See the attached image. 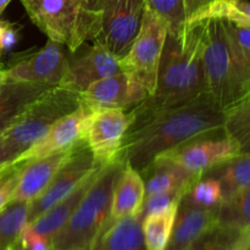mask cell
<instances>
[{
    "label": "cell",
    "instance_id": "38",
    "mask_svg": "<svg viewBox=\"0 0 250 250\" xmlns=\"http://www.w3.org/2000/svg\"><path fill=\"white\" fill-rule=\"evenodd\" d=\"M17 156L15 155L14 151L11 150L9 146H7L6 141L4 139L2 134L0 133V168L4 167L5 165L16 161Z\"/></svg>",
    "mask_w": 250,
    "mask_h": 250
},
{
    "label": "cell",
    "instance_id": "25",
    "mask_svg": "<svg viewBox=\"0 0 250 250\" xmlns=\"http://www.w3.org/2000/svg\"><path fill=\"white\" fill-rule=\"evenodd\" d=\"M185 250H250V229L239 232L217 225Z\"/></svg>",
    "mask_w": 250,
    "mask_h": 250
},
{
    "label": "cell",
    "instance_id": "40",
    "mask_svg": "<svg viewBox=\"0 0 250 250\" xmlns=\"http://www.w3.org/2000/svg\"><path fill=\"white\" fill-rule=\"evenodd\" d=\"M5 72H6V66L0 62V87L5 83Z\"/></svg>",
    "mask_w": 250,
    "mask_h": 250
},
{
    "label": "cell",
    "instance_id": "19",
    "mask_svg": "<svg viewBox=\"0 0 250 250\" xmlns=\"http://www.w3.org/2000/svg\"><path fill=\"white\" fill-rule=\"evenodd\" d=\"M144 198L146 187L143 177L139 171L125 163L124 168L115 183L110 215L105 226L128 215L138 214L143 207Z\"/></svg>",
    "mask_w": 250,
    "mask_h": 250
},
{
    "label": "cell",
    "instance_id": "5",
    "mask_svg": "<svg viewBox=\"0 0 250 250\" xmlns=\"http://www.w3.org/2000/svg\"><path fill=\"white\" fill-rule=\"evenodd\" d=\"M125 163L115 160L103 166L66 226L51 239L53 250L92 244L110 215L115 183Z\"/></svg>",
    "mask_w": 250,
    "mask_h": 250
},
{
    "label": "cell",
    "instance_id": "43",
    "mask_svg": "<svg viewBox=\"0 0 250 250\" xmlns=\"http://www.w3.org/2000/svg\"><path fill=\"white\" fill-rule=\"evenodd\" d=\"M17 246H19V244H17ZM15 250H19V248H17V247H16V248H15Z\"/></svg>",
    "mask_w": 250,
    "mask_h": 250
},
{
    "label": "cell",
    "instance_id": "4",
    "mask_svg": "<svg viewBox=\"0 0 250 250\" xmlns=\"http://www.w3.org/2000/svg\"><path fill=\"white\" fill-rule=\"evenodd\" d=\"M34 24L51 41L75 53L87 41H94L102 14L88 9L85 0H21Z\"/></svg>",
    "mask_w": 250,
    "mask_h": 250
},
{
    "label": "cell",
    "instance_id": "15",
    "mask_svg": "<svg viewBox=\"0 0 250 250\" xmlns=\"http://www.w3.org/2000/svg\"><path fill=\"white\" fill-rule=\"evenodd\" d=\"M81 97L83 103L93 110L107 107L126 109L146 99V93L138 82L125 72H120L92 83L81 93Z\"/></svg>",
    "mask_w": 250,
    "mask_h": 250
},
{
    "label": "cell",
    "instance_id": "8",
    "mask_svg": "<svg viewBox=\"0 0 250 250\" xmlns=\"http://www.w3.org/2000/svg\"><path fill=\"white\" fill-rule=\"evenodd\" d=\"M144 0H105L95 43L121 59L136 39L146 12Z\"/></svg>",
    "mask_w": 250,
    "mask_h": 250
},
{
    "label": "cell",
    "instance_id": "29",
    "mask_svg": "<svg viewBox=\"0 0 250 250\" xmlns=\"http://www.w3.org/2000/svg\"><path fill=\"white\" fill-rule=\"evenodd\" d=\"M224 202L221 185L216 178L204 175L195 180L183 194L181 203L202 209H219Z\"/></svg>",
    "mask_w": 250,
    "mask_h": 250
},
{
    "label": "cell",
    "instance_id": "33",
    "mask_svg": "<svg viewBox=\"0 0 250 250\" xmlns=\"http://www.w3.org/2000/svg\"><path fill=\"white\" fill-rule=\"evenodd\" d=\"M186 189H171L167 192H159L154 194H149L144 198L142 214L143 219L149 215L161 214L167 211L170 208L178 205L182 200Z\"/></svg>",
    "mask_w": 250,
    "mask_h": 250
},
{
    "label": "cell",
    "instance_id": "20",
    "mask_svg": "<svg viewBox=\"0 0 250 250\" xmlns=\"http://www.w3.org/2000/svg\"><path fill=\"white\" fill-rule=\"evenodd\" d=\"M142 222L143 214L139 211L106 225L93 243L92 250H146Z\"/></svg>",
    "mask_w": 250,
    "mask_h": 250
},
{
    "label": "cell",
    "instance_id": "12",
    "mask_svg": "<svg viewBox=\"0 0 250 250\" xmlns=\"http://www.w3.org/2000/svg\"><path fill=\"white\" fill-rule=\"evenodd\" d=\"M62 44L48 39L43 49L27 54L6 67L5 82L43 83L59 85L68 66Z\"/></svg>",
    "mask_w": 250,
    "mask_h": 250
},
{
    "label": "cell",
    "instance_id": "26",
    "mask_svg": "<svg viewBox=\"0 0 250 250\" xmlns=\"http://www.w3.org/2000/svg\"><path fill=\"white\" fill-rule=\"evenodd\" d=\"M217 225L239 232L250 229V187L221 203Z\"/></svg>",
    "mask_w": 250,
    "mask_h": 250
},
{
    "label": "cell",
    "instance_id": "39",
    "mask_svg": "<svg viewBox=\"0 0 250 250\" xmlns=\"http://www.w3.org/2000/svg\"><path fill=\"white\" fill-rule=\"evenodd\" d=\"M87 2L88 9L92 10L93 12H97V14H102L103 5H104L105 0H85Z\"/></svg>",
    "mask_w": 250,
    "mask_h": 250
},
{
    "label": "cell",
    "instance_id": "36",
    "mask_svg": "<svg viewBox=\"0 0 250 250\" xmlns=\"http://www.w3.org/2000/svg\"><path fill=\"white\" fill-rule=\"evenodd\" d=\"M17 248L19 250H53L51 241L33 233L27 226L24 227L23 232L20 237Z\"/></svg>",
    "mask_w": 250,
    "mask_h": 250
},
{
    "label": "cell",
    "instance_id": "21",
    "mask_svg": "<svg viewBox=\"0 0 250 250\" xmlns=\"http://www.w3.org/2000/svg\"><path fill=\"white\" fill-rule=\"evenodd\" d=\"M50 87L54 85L29 82H5L0 87V133Z\"/></svg>",
    "mask_w": 250,
    "mask_h": 250
},
{
    "label": "cell",
    "instance_id": "3",
    "mask_svg": "<svg viewBox=\"0 0 250 250\" xmlns=\"http://www.w3.org/2000/svg\"><path fill=\"white\" fill-rule=\"evenodd\" d=\"M202 21V56L208 93L226 111L250 92V75L232 48L224 21Z\"/></svg>",
    "mask_w": 250,
    "mask_h": 250
},
{
    "label": "cell",
    "instance_id": "27",
    "mask_svg": "<svg viewBox=\"0 0 250 250\" xmlns=\"http://www.w3.org/2000/svg\"><path fill=\"white\" fill-rule=\"evenodd\" d=\"M225 114L224 132L237 142L241 154H250V92Z\"/></svg>",
    "mask_w": 250,
    "mask_h": 250
},
{
    "label": "cell",
    "instance_id": "11",
    "mask_svg": "<svg viewBox=\"0 0 250 250\" xmlns=\"http://www.w3.org/2000/svg\"><path fill=\"white\" fill-rule=\"evenodd\" d=\"M132 122L133 116L125 109L107 107L90 111L85 121L83 139L100 165L116 160Z\"/></svg>",
    "mask_w": 250,
    "mask_h": 250
},
{
    "label": "cell",
    "instance_id": "28",
    "mask_svg": "<svg viewBox=\"0 0 250 250\" xmlns=\"http://www.w3.org/2000/svg\"><path fill=\"white\" fill-rule=\"evenodd\" d=\"M178 205L170 208L167 211L161 214L149 215L144 217L142 222V229H143V238L146 250L166 249L172 233Z\"/></svg>",
    "mask_w": 250,
    "mask_h": 250
},
{
    "label": "cell",
    "instance_id": "34",
    "mask_svg": "<svg viewBox=\"0 0 250 250\" xmlns=\"http://www.w3.org/2000/svg\"><path fill=\"white\" fill-rule=\"evenodd\" d=\"M24 164L26 161H14L0 168V211L12 202Z\"/></svg>",
    "mask_w": 250,
    "mask_h": 250
},
{
    "label": "cell",
    "instance_id": "2",
    "mask_svg": "<svg viewBox=\"0 0 250 250\" xmlns=\"http://www.w3.org/2000/svg\"><path fill=\"white\" fill-rule=\"evenodd\" d=\"M203 21L187 23L181 37L167 33L155 92L132 111L133 121L161 110L182 106L208 93L203 65Z\"/></svg>",
    "mask_w": 250,
    "mask_h": 250
},
{
    "label": "cell",
    "instance_id": "42",
    "mask_svg": "<svg viewBox=\"0 0 250 250\" xmlns=\"http://www.w3.org/2000/svg\"><path fill=\"white\" fill-rule=\"evenodd\" d=\"M10 1H11V0H0V16H1L4 10L7 7V5L10 4Z\"/></svg>",
    "mask_w": 250,
    "mask_h": 250
},
{
    "label": "cell",
    "instance_id": "22",
    "mask_svg": "<svg viewBox=\"0 0 250 250\" xmlns=\"http://www.w3.org/2000/svg\"><path fill=\"white\" fill-rule=\"evenodd\" d=\"M143 177L146 197L171 189H186L200 177L190 175L185 168L163 158H155L139 172Z\"/></svg>",
    "mask_w": 250,
    "mask_h": 250
},
{
    "label": "cell",
    "instance_id": "41",
    "mask_svg": "<svg viewBox=\"0 0 250 250\" xmlns=\"http://www.w3.org/2000/svg\"><path fill=\"white\" fill-rule=\"evenodd\" d=\"M92 249H93V243L85 244V246H81V247H73V248H68L65 250H92Z\"/></svg>",
    "mask_w": 250,
    "mask_h": 250
},
{
    "label": "cell",
    "instance_id": "17",
    "mask_svg": "<svg viewBox=\"0 0 250 250\" xmlns=\"http://www.w3.org/2000/svg\"><path fill=\"white\" fill-rule=\"evenodd\" d=\"M217 226V209H202L180 203L170 241L165 250H185Z\"/></svg>",
    "mask_w": 250,
    "mask_h": 250
},
{
    "label": "cell",
    "instance_id": "30",
    "mask_svg": "<svg viewBox=\"0 0 250 250\" xmlns=\"http://www.w3.org/2000/svg\"><path fill=\"white\" fill-rule=\"evenodd\" d=\"M204 19L226 20L242 26H250V2L247 0H217L205 7L190 22Z\"/></svg>",
    "mask_w": 250,
    "mask_h": 250
},
{
    "label": "cell",
    "instance_id": "37",
    "mask_svg": "<svg viewBox=\"0 0 250 250\" xmlns=\"http://www.w3.org/2000/svg\"><path fill=\"white\" fill-rule=\"evenodd\" d=\"M214 1H217V0H183L186 16H187V23L192 21L198 14H200L205 7H208Z\"/></svg>",
    "mask_w": 250,
    "mask_h": 250
},
{
    "label": "cell",
    "instance_id": "10",
    "mask_svg": "<svg viewBox=\"0 0 250 250\" xmlns=\"http://www.w3.org/2000/svg\"><path fill=\"white\" fill-rule=\"evenodd\" d=\"M241 154V149L233 138L226 133L211 134L195 138L156 158H163L195 177H202L216 166Z\"/></svg>",
    "mask_w": 250,
    "mask_h": 250
},
{
    "label": "cell",
    "instance_id": "16",
    "mask_svg": "<svg viewBox=\"0 0 250 250\" xmlns=\"http://www.w3.org/2000/svg\"><path fill=\"white\" fill-rule=\"evenodd\" d=\"M75 146L44 158L26 161L20 173L12 202L31 203L38 198L50 185L58 171L71 155Z\"/></svg>",
    "mask_w": 250,
    "mask_h": 250
},
{
    "label": "cell",
    "instance_id": "6",
    "mask_svg": "<svg viewBox=\"0 0 250 250\" xmlns=\"http://www.w3.org/2000/svg\"><path fill=\"white\" fill-rule=\"evenodd\" d=\"M82 103L81 93L60 85L50 87L1 132L2 137L19 158L39 141L55 122L78 109Z\"/></svg>",
    "mask_w": 250,
    "mask_h": 250
},
{
    "label": "cell",
    "instance_id": "23",
    "mask_svg": "<svg viewBox=\"0 0 250 250\" xmlns=\"http://www.w3.org/2000/svg\"><path fill=\"white\" fill-rule=\"evenodd\" d=\"M205 175L219 181L224 200L229 199L250 187V154H238Z\"/></svg>",
    "mask_w": 250,
    "mask_h": 250
},
{
    "label": "cell",
    "instance_id": "35",
    "mask_svg": "<svg viewBox=\"0 0 250 250\" xmlns=\"http://www.w3.org/2000/svg\"><path fill=\"white\" fill-rule=\"evenodd\" d=\"M21 39V26L7 20H0V58L11 51Z\"/></svg>",
    "mask_w": 250,
    "mask_h": 250
},
{
    "label": "cell",
    "instance_id": "13",
    "mask_svg": "<svg viewBox=\"0 0 250 250\" xmlns=\"http://www.w3.org/2000/svg\"><path fill=\"white\" fill-rule=\"evenodd\" d=\"M120 59L102 44L95 43L83 55L68 61L60 87L82 93L92 83L122 72Z\"/></svg>",
    "mask_w": 250,
    "mask_h": 250
},
{
    "label": "cell",
    "instance_id": "31",
    "mask_svg": "<svg viewBox=\"0 0 250 250\" xmlns=\"http://www.w3.org/2000/svg\"><path fill=\"white\" fill-rule=\"evenodd\" d=\"M146 9L160 17L168 33L181 37L187 28V16L183 0H144Z\"/></svg>",
    "mask_w": 250,
    "mask_h": 250
},
{
    "label": "cell",
    "instance_id": "7",
    "mask_svg": "<svg viewBox=\"0 0 250 250\" xmlns=\"http://www.w3.org/2000/svg\"><path fill=\"white\" fill-rule=\"evenodd\" d=\"M168 29L163 20L146 9L141 29L126 55L120 59L122 72L144 88L146 98L155 92L159 66Z\"/></svg>",
    "mask_w": 250,
    "mask_h": 250
},
{
    "label": "cell",
    "instance_id": "9",
    "mask_svg": "<svg viewBox=\"0 0 250 250\" xmlns=\"http://www.w3.org/2000/svg\"><path fill=\"white\" fill-rule=\"evenodd\" d=\"M100 166L103 165L95 160L84 139L78 142L50 185L38 198L29 203L28 224L33 222L37 217L43 215L56 203L72 193L90 173L94 172Z\"/></svg>",
    "mask_w": 250,
    "mask_h": 250
},
{
    "label": "cell",
    "instance_id": "14",
    "mask_svg": "<svg viewBox=\"0 0 250 250\" xmlns=\"http://www.w3.org/2000/svg\"><path fill=\"white\" fill-rule=\"evenodd\" d=\"M92 107L85 103L78 106L75 111L62 117L49 128V131L37 141L31 148L17 158L16 161H29L44 158L56 151L68 149L84 138L85 121Z\"/></svg>",
    "mask_w": 250,
    "mask_h": 250
},
{
    "label": "cell",
    "instance_id": "1",
    "mask_svg": "<svg viewBox=\"0 0 250 250\" xmlns=\"http://www.w3.org/2000/svg\"><path fill=\"white\" fill-rule=\"evenodd\" d=\"M226 114L209 93L132 122L116 160L141 172L156 156L195 138L224 132Z\"/></svg>",
    "mask_w": 250,
    "mask_h": 250
},
{
    "label": "cell",
    "instance_id": "24",
    "mask_svg": "<svg viewBox=\"0 0 250 250\" xmlns=\"http://www.w3.org/2000/svg\"><path fill=\"white\" fill-rule=\"evenodd\" d=\"M29 203L11 202L0 211V250H15L28 225Z\"/></svg>",
    "mask_w": 250,
    "mask_h": 250
},
{
    "label": "cell",
    "instance_id": "18",
    "mask_svg": "<svg viewBox=\"0 0 250 250\" xmlns=\"http://www.w3.org/2000/svg\"><path fill=\"white\" fill-rule=\"evenodd\" d=\"M103 166H100L94 172L90 173L72 193H70L67 197H65L62 200L56 203L48 211H45L43 215L37 217L33 222L27 225V227L33 233L51 241L66 226L68 220L71 219L73 212L76 211L77 207L80 205L81 200L83 199V197L88 192L92 183L94 182L98 172H99V170Z\"/></svg>",
    "mask_w": 250,
    "mask_h": 250
},
{
    "label": "cell",
    "instance_id": "32",
    "mask_svg": "<svg viewBox=\"0 0 250 250\" xmlns=\"http://www.w3.org/2000/svg\"><path fill=\"white\" fill-rule=\"evenodd\" d=\"M234 53L250 75V26L222 20Z\"/></svg>",
    "mask_w": 250,
    "mask_h": 250
}]
</instances>
